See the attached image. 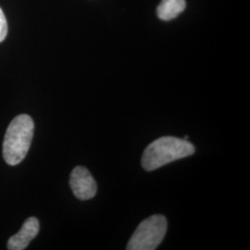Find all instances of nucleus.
Listing matches in <instances>:
<instances>
[{"mask_svg":"<svg viewBox=\"0 0 250 250\" xmlns=\"http://www.w3.org/2000/svg\"><path fill=\"white\" fill-rule=\"evenodd\" d=\"M8 35V22L3 10L0 8V43L3 42Z\"/></svg>","mask_w":250,"mask_h":250,"instance_id":"obj_7","label":"nucleus"},{"mask_svg":"<svg viewBox=\"0 0 250 250\" xmlns=\"http://www.w3.org/2000/svg\"><path fill=\"white\" fill-rule=\"evenodd\" d=\"M193 144L174 136H163L147 146L142 156V167L147 171L157 170L172 161L192 156Z\"/></svg>","mask_w":250,"mask_h":250,"instance_id":"obj_1","label":"nucleus"},{"mask_svg":"<svg viewBox=\"0 0 250 250\" xmlns=\"http://www.w3.org/2000/svg\"><path fill=\"white\" fill-rule=\"evenodd\" d=\"M40 224L35 217L28 218L22 227L16 234L12 235L8 241V250H23L36 238L39 232Z\"/></svg>","mask_w":250,"mask_h":250,"instance_id":"obj_5","label":"nucleus"},{"mask_svg":"<svg viewBox=\"0 0 250 250\" xmlns=\"http://www.w3.org/2000/svg\"><path fill=\"white\" fill-rule=\"evenodd\" d=\"M186 7V0H161V4L157 8V14L162 21H169L180 15Z\"/></svg>","mask_w":250,"mask_h":250,"instance_id":"obj_6","label":"nucleus"},{"mask_svg":"<svg viewBox=\"0 0 250 250\" xmlns=\"http://www.w3.org/2000/svg\"><path fill=\"white\" fill-rule=\"evenodd\" d=\"M167 220L163 215H152L135 229L127 244L128 250H154L163 241L167 232Z\"/></svg>","mask_w":250,"mask_h":250,"instance_id":"obj_3","label":"nucleus"},{"mask_svg":"<svg viewBox=\"0 0 250 250\" xmlns=\"http://www.w3.org/2000/svg\"><path fill=\"white\" fill-rule=\"evenodd\" d=\"M70 187L75 197L80 200H89L96 196L98 186L89 170L77 166L70 176Z\"/></svg>","mask_w":250,"mask_h":250,"instance_id":"obj_4","label":"nucleus"},{"mask_svg":"<svg viewBox=\"0 0 250 250\" xmlns=\"http://www.w3.org/2000/svg\"><path fill=\"white\" fill-rule=\"evenodd\" d=\"M32 117L21 114L9 124L3 142V158L10 166L18 165L26 157L34 136Z\"/></svg>","mask_w":250,"mask_h":250,"instance_id":"obj_2","label":"nucleus"}]
</instances>
